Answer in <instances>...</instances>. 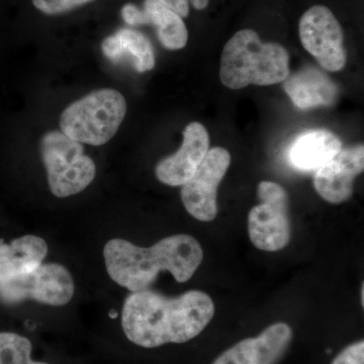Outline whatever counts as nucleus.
I'll use <instances>...</instances> for the list:
<instances>
[{
	"label": "nucleus",
	"mask_w": 364,
	"mask_h": 364,
	"mask_svg": "<svg viewBox=\"0 0 364 364\" xmlns=\"http://www.w3.org/2000/svg\"><path fill=\"white\" fill-rule=\"evenodd\" d=\"M289 75V52L279 43H264L250 28L239 31L223 49L220 79L230 90L284 82Z\"/></svg>",
	"instance_id": "obj_3"
},
{
	"label": "nucleus",
	"mask_w": 364,
	"mask_h": 364,
	"mask_svg": "<svg viewBox=\"0 0 364 364\" xmlns=\"http://www.w3.org/2000/svg\"><path fill=\"white\" fill-rule=\"evenodd\" d=\"M331 364H364V342L348 345L340 352Z\"/></svg>",
	"instance_id": "obj_21"
},
{
	"label": "nucleus",
	"mask_w": 364,
	"mask_h": 364,
	"mask_svg": "<svg viewBox=\"0 0 364 364\" xmlns=\"http://www.w3.org/2000/svg\"><path fill=\"white\" fill-rule=\"evenodd\" d=\"M294 333L286 323L268 326L257 337L242 340L213 364H277L286 355Z\"/></svg>",
	"instance_id": "obj_11"
},
{
	"label": "nucleus",
	"mask_w": 364,
	"mask_h": 364,
	"mask_svg": "<svg viewBox=\"0 0 364 364\" xmlns=\"http://www.w3.org/2000/svg\"><path fill=\"white\" fill-rule=\"evenodd\" d=\"M299 33L301 45L322 68L331 72L344 68L347 55L343 30L327 6L310 7L299 20Z\"/></svg>",
	"instance_id": "obj_8"
},
{
	"label": "nucleus",
	"mask_w": 364,
	"mask_h": 364,
	"mask_svg": "<svg viewBox=\"0 0 364 364\" xmlns=\"http://www.w3.org/2000/svg\"><path fill=\"white\" fill-rule=\"evenodd\" d=\"M122 18L129 26H153L159 42L170 51L183 49L188 44V31L181 16L157 0H144L143 9L133 4H124Z\"/></svg>",
	"instance_id": "obj_13"
},
{
	"label": "nucleus",
	"mask_w": 364,
	"mask_h": 364,
	"mask_svg": "<svg viewBox=\"0 0 364 364\" xmlns=\"http://www.w3.org/2000/svg\"><path fill=\"white\" fill-rule=\"evenodd\" d=\"M102 51L112 63H129L139 73L152 70L156 64L152 43L144 33L132 28H121L105 38Z\"/></svg>",
	"instance_id": "obj_15"
},
{
	"label": "nucleus",
	"mask_w": 364,
	"mask_h": 364,
	"mask_svg": "<svg viewBox=\"0 0 364 364\" xmlns=\"http://www.w3.org/2000/svg\"><path fill=\"white\" fill-rule=\"evenodd\" d=\"M363 144L341 149L336 156L316 171L314 186L326 202L339 205L351 198L354 181L363 173Z\"/></svg>",
	"instance_id": "obj_10"
},
{
	"label": "nucleus",
	"mask_w": 364,
	"mask_h": 364,
	"mask_svg": "<svg viewBox=\"0 0 364 364\" xmlns=\"http://www.w3.org/2000/svg\"><path fill=\"white\" fill-rule=\"evenodd\" d=\"M214 315V301L202 291H188L169 298L145 289L132 293L124 301L122 327L132 343L156 348L196 338Z\"/></svg>",
	"instance_id": "obj_1"
},
{
	"label": "nucleus",
	"mask_w": 364,
	"mask_h": 364,
	"mask_svg": "<svg viewBox=\"0 0 364 364\" xmlns=\"http://www.w3.org/2000/svg\"><path fill=\"white\" fill-rule=\"evenodd\" d=\"M341 149V141L331 132H306L299 136L289 148V160L299 171H317L336 156Z\"/></svg>",
	"instance_id": "obj_17"
},
{
	"label": "nucleus",
	"mask_w": 364,
	"mask_h": 364,
	"mask_svg": "<svg viewBox=\"0 0 364 364\" xmlns=\"http://www.w3.org/2000/svg\"><path fill=\"white\" fill-rule=\"evenodd\" d=\"M48 250L47 242L36 235H25L11 244H0V284L40 267Z\"/></svg>",
	"instance_id": "obj_16"
},
{
	"label": "nucleus",
	"mask_w": 364,
	"mask_h": 364,
	"mask_svg": "<svg viewBox=\"0 0 364 364\" xmlns=\"http://www.w3.org/2000/svg\"><path fill=\"white\" fill-rule=\"evenodd\" d=\"M40 149L50 191L57 198L77 195L95 181L97 166L85 154L82 144L61 131L47 132Z\"/></svg>",
	"instance_id": "obj_5"
},
{
	"label": "nucleus",
	"mask_w": 364,
	"mask_h": 364,
	"mask_svg": "<svg viewBox=\"0 0 364 364\" xmlns=\"http://www.w3.org/2000/svg\"><path fill=\"white\" fill-rule=\"evenodd\" d=\"M231 164V155L222 147L208 150L193 176L182 186L181 200L189 215L202 222L214 221L217 193Z\"/></svg>",
	"instance_id": "obj_9"
},
{
	"label": "nucleus",
	"mask_w": 364,
	"mask_h": 364,
	"mask_svg": "<svg viewBox=\"0 0 364 364\" xmlns=\"http://www.w3.org/2000/svg\"><path fill=\"white\" fill-rule=\"evenodd\" d=\"M127 114V102L116 90L88 93L67 107L60 117V129L81 144L102 146L116 135Z\"/></svg>",
	"instance_id": "obj_4"
},
{
	"label": "nucleus",
	"mask_w": 364,
	"mask_h": 364,
	"mask_svg": "<svg viewBox=\"0 0 364 364\" xmlns=\"http://www.w3.org/2000/svg\"><path fill=\"white\" fill-rule=\"evenodd\" d=\"M33 345L26 337L0 332V364H49L33 360Z\"/></svg>",
	"instance_id": "obj_18"
},
{
	"label": "nucleus",
	"mask_w": 364,
	"mask_h": 364,
	"mask_svg": "<svg viewBox=\"0 0 364 364\" xmlns=\"http://www.w3.org/2000/svg\"><path fill=\"white\" fill-rule=\"evenodd\" d=\"M74 280L71 273L58 263H42L33 272L0 284V299L18 304L28 299L59 306L73 298Z\"/></svg>",
	"instance_id": "obj_7"
},
{
	"label": "nucleus",
	"mask_w": 364,
	"mask_h": 364,
	"mask_svg": "<svg viewBox=\"0 0 364 364\" xmlns=\"http://www.w3.org/2000/svg\"><path fill=\"white\" fill-rule=\"evenodd\" d=\"M284 82V91L299 109L330 107L338 97L337 85L315 67H304L289 74Z\"/></svg>",
	"instance_id": "obj_14"
},
{
	"label": "nucleus",
	"mask_w": 364,
	"mask_h": 364,
	"mask_svg": "<svg viewBox=\"0 0 364 364\" xmlns=\"http://www.w3.org/2000/svg\"><path fill=\"white\" fill-rule=\"evenodd\" d=\"M33 6L48 16L69 13L95 0H32Z\"/></svg>",
	"instance_id": "obj_19"
},
{
	"label": "nucleus",
	"mask_w": 364,
	"mask_h": 364,
	"mask_svg": "<svg viewBox=\"0 0 364 364\" xmlns=\"http://www.w3.org/2000/svg\"><path fill=\"white\" fill-rule=\"evenodd\" d=\"M210 147L205 127L193 122L183 131L181 148L171 156L158 163L155 174L158 181L169 186H182L193 176Z\"/></svg>",
	"instance_id": "obj_12"
},
{
	"label": "nucleus",
	"mask_w": 364,
	"mask_h": 364,
	"mask_svg": "<svg viewBox=\"0 0 364 364\" xmlns=\"http://www.w3.org/2000/svg\"><path fill=\"white\" fill-rule=\"evenodd\" d=\"M104 257L109 277L135 293L149 289L162 272L171 273L179 284L188 282L202 264L203 251L191 235L177 234L148 248L112 239L105 244Z\"/></svg>",
	"instance_id": "obj_2"
},
{
	"label": "nucleus",
	"mask_w": 364,
	"mask_h": 364,
	"mask_svg": "<svg viewBox=\"0 0 364 364\" xmlns=\"http://www.w3.org/2000/svg\"><path fill=\"white\" fill-rule=\"evenodd\" d=\"M257 195L261 203L251 208L248 215L250 240L259 250H282L291 240V233L286 189L277 182L261 181Z\"/></svg>",
	"instance_id": "obj_6"
},
{
	"label": "nucleus",
	"mask_w": 364,
	"mask_h": 364,
	"mask_svg": "<svg viewBox=\"0 0 364 364\" xmlns=\"http://www.w3.org/2000/svg\"><path fill=\"white\" fill-rule=\"evenodd\" d=\"M157 1L168 7L182 18L188 16L189 6H193L196 11H203L207 9L210 4V0H157Z\"/></svg>",
	"instance_id": "obj_20"
}]
</instances>
